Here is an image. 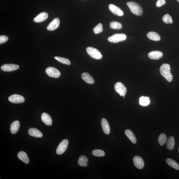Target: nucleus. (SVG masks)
Instances as JSON below:
<instances>
[{
    "label": "nucleus",
    "instance_id": "f257e3e1",
    "mask_svg": "<svg viewBox=\"0 0 179 179\" xmlns=\"http://www.w3.org/2000/svg\"><path fill=\"white\" fill-rule=\"evenodd\" d=\"M160 74L169 82L172 80L173 76L170 72V68L168 64H163L160 68Z\"/></svg>",
    "mask_w": 179,
    "mask_h": 179
},
{
    "label": "nucleus",
    "instance_id": "f03ea898",
    "mask_svg": "<svg viewBox=\"0 0 179 179\" xmlns=\"http://www.w3.org/2000/svg\"><path fill=\"white\" fill-rule=\"evenodd\" d=\"M127 5L134 15L141 16L143 13V9L139 4L134 2H128Z\"/></svg>",
    "mask_w": 179,
    "mask_h": 179
},
{
    "label": "nucleus",
    "instance_id": "7ed1b4c3",
    "mask_svg": "<svg viewBox=\"0 0 179 179\" xmlns=\"http://www.w3.org/2000/svg\"><path fill=\"white\" fill-rule=\"evenodd\" d=\"M87 53L91 58L95 60H100L102 58V54L96 48L89 47L86 49Z\"/></svg>",
    "mask_w": 179,
    "mask_h": 179
},
{
    "label": "nucleus",
    "instance_id": "20e7f679",
    "mask_svg": "<svg viewBox=\"0 0 179 179\" xmlns=\"http://www.w3.org/2000/svg\"><path fill=\"white\" fill-rule=\"evenodd\" d=\"M127 36L124 34H116L108 38L109 41L113 43H117L124 41L127 39Z\"/></svg>",
    "mask_w": 179,
    "mask_h": 179
},
{
    "label": "nucleus",
    "instance_id": "39448f33",
    "mask_svg": "<svg viewBox=\"0 0 179 179\" xmlns=\"http://www.w3.org/2000/svg\"><path fill=\"white\" fill-rule=\"evenodd\" d=\"M46 72L48 76L52 78H58L61 75L60 71L53 67H48L46 68Z\"/></svg>",
    "mask_w": 179,
    "mask_h": 179
},
{
    "label": "nucleus",
    "instance_id": "423d86ee",
    "mask_svg": "<svg viewBox=\"0 0 179 179\" xmlns=\"http://www.w3.org/2000/svg\"><path fill=\"white\" fill-rule=\"evenodd\" d=\"M68 140L64 139L61 142L58 146L56 150V154H62L66 151L68 147Z\"/></svg>",
    "mask_w": 179,
    "mask_h": 179
},
{
    "label": "nucleus",
    "instance_id": "0eeeda50",
    "mask_svg": "<svg viewBox=\"0 0 179 179\" xmlns=\"http://www.w3.org/2000/svg\"><path fill=\"white\" fill-rule=\"evenodd\" d=\"M115 91L121 96H125L127 93V90L123 83L120 82L117 83L115 85Z\"/></svg>",
    "mask_w": 179,
    "mask_h": 179
},
{
    "label": "nucleus",
    "instance_id": "6e6552de",
    "mask_svg": "<svg viewBox=\"0 0 179 179\" xmlns=\"http://www.w3.org/2000/svg\"><path fill=\"white\" fill-rule=\"evenodd\" d=\"M9 100L12 103H19L24 102L25 101V99L21 95L14 94L11 95L9 97Z\"/></svg>",
    "mask_w": 179,
    "mask_h": 179
},
{
    "label": "nucleus",
    "instance_id": "1a4fd4ad",
    "mask_svg": "<svg viewBox=\"0 0 179 179\" xmlns=\"http://www.w3.org/2000/svg\"><path fill=\"white\" fill-rule=\"evenodd\" d=\"M19 66L18 65L13 64H5L1 67V70L4 72H12L17 70Z\"/></svg>",
    "mask_w": 179,
    "mask_h": 179
},
{
    "label": "nucleus",
    "instance_id": "9d476101",
    "mask_svg": "<svg viewBox=\"0 0 179 179\" xmlns=\"http://www.w3.org/2000/svg\"><path fill=\"white\" fill-rule=\"evenodd\" d=\"M133 163L136 168L142 169L144 167V162L142 158L138 156H135L133 158Z\"/></svg>",
    "mask_w": 179,
    "mask_h": 179
},
{
    "label": "nucleus",
    "instance_id": "9b49d317",
    "mask_svg": "<svg viewBox=\"0 0 179 179\" xmlns=\"http://www.w3.org/2000/svg\"><path fill=\"white\" fill-rule=\"evenodd\" d=\"M109 9L112 13L116 15L121 16L124 15L123 12L120 8L113 4H110Z\"/></svg>",
    "mask_w": 179,
    "mask_h": 179
},
{
    "label": "nucleus",
    "instance_id": "f8f14e48",
    "mask_svg": "<svg viewBox=\"0 0 179 179\" xmlns=\"http://www.w3.org/2000/svg\"><path fill=\"white\" fill-rule=\"evenodd\" d=\"M60 24L59 19L57 18H55L49 24L47 29L49 30H54L58 27Z\"/></svg>",
    "mask_w": 179,
    "mask_h": 179
},
{
    "label": "nucleus",
    "instance_id": "ddd939ff",
    "mask_svg": "<svg viewBox=\"0 0 179 179\" xmlns=\"http://www.w3.org/2000/svg\"><path fill=\"white\" fill-rule=\"evenodd\" d=\"M150 58L154 60H158L161 58L163 56V54L158 51H153L150 52L148 55Z\"/></svg>",
    "mask_w": 179,
    "mask_h": 179
},
{
    "label": "nucleus",
    "instance_id": "4468645a",
    "mask_svg": "<svg viewBox=\"0 0 179 179\" xmlns=\"http://www.w3.org/2000/svg\"><path fill=\"white\" fill-rule=\"evenodd\" d=\"M101 124L103 131L105 134L108 135L110 132V128L108 122L105 119L103 118L101 119Z\"/></svg>",
    "mask_w": 179,
    "mask_h": 179
},
{
    "label": "nucleus",
    "instance_id": "2eb2a0df",
    "mask_svg": "<svg viewBox=\"0 0 179 179\" xmlns=\"http://www.w3.org/2000/svg\"><path fill=\"white\" fill-rule=\"evenodd\" d=\"M42 121L46 125L50 126L52 125V121L50 116L46 113H43L41 116Z\"/></svg>",
    "mask_w": 179,
    "mask_h": 179
},
{
    "label": "nucleus",
    "instance_id": "dca6fc26",
    "mask_svg": "<svg viewBox=\"0 0 179 179\" xmlns=\"http://www.w3.org/2000/svg\"><path fill=\"white\" fill-rule=\"evenodd\" d=\"M28 133L29 135L32 137L41 138L42 136V134L41 132L35 128H30L28 130Z\"/></svg>",
    "mask_w": 179,
    "mask_h": 179
},
{
    "label": "nucleus",
    "instance_id": "f3484780",
    "mask_svg": "<svg viewBox=\"0 0 179 179\" xmlns=\"http://www.w3.org/2000/svg\"><path fill=\"white\" fill-rule=\"evenodd\" d=\"M81 77L83 80L88 84H93L95 82V81L93 77L88 73H82Z\"/></svg>",
    "mask_w": 179,
    "mask_h": 179
},
{
    "label": "nucleus",
    "instance_id": "a211bd4d",
    "mask_svg": "<svg viewBox=\"0 0 179 179\" xmlns=\"http://www.w3.org/2000/svg\"><path fill=\"white\" fill-rule=\"evenodd\" d=\"M48 17L47 13L45 12H42L38 15L34 19V21L36 23L43 22L46 20Z\"/></svg>",
    "mask_w": 179,
    "mask_h": 179
},
{
    "label": "nucleus",
    "instance_id": "6ab92c4d",
    "mask_svg": "<svg viewBox=\"0 0 179 179\" xmlns=\"http://www.w3.org/2000/svg\"><path fill=\"white\" fill-rule=\"evenodd\" d=\"M17 156L18 158L24 163L26 164H29V158L25 152L23 151H20L18 152Z\"/></svg>",
    "mask_w": 179,
    "mask_h": 179
},
{
    "label": "nucleus",
    "instance_id": "aec40b11",
    "mask_svg": "<svg viewBox=\"0 0 179 179\" xmlns=\"http://www.w3.org/2000/svg\"><path fill=\"white\" fill-rule=\"evenodd\" d=\"M20 127V124L19 121H16L12 123L11 126V133L15 134L17 133L19 130Z\"/></svg>",
    "mask_w": 179,
    "mask_h": 179
},
{
    "label": "nucleus",
    "instance_id": "412c9836",
    "mask_svg": "<svg viewBox=\"0 0 179 179\" xmlns=\"http://www.w3.org/2000/svg\"><path fill=\"white\" fill-rule=\"evenodd\" d=\"M147 36L150 40L154 41H159L161 39L159 34L155 32H149L147 34Z\"/></svg>",
    "mask_w": 179,
    "mask_h": 179
},
{
    "label": "nucleus",
    "instance_id": "4be33fe9",
    "mask_svg": "<svg viewBox=\"0 0 179 179\" xmlns=\"http://www.w3.org/2000/svg\"><path fill=\"white\" fill-rule=\"evenodd\" d=\"M125 133L126 136L132 142V143L133 144L136 143L137 139L133 132L131 130L127 129L125 131Z\"/></svg>",
    "mask_w": 179,
    "mask_h": 179
},
{
    "label": "nucleus",
    "instance_id": "5701e85b",
    "mask_svg": "<svg viewBox=\"0 0 179 179\" xmlns=\"http://www.w3.org/2000/svg\"><path fill=\"white\" fill-rule=\"evenodd\" d=\"M88 159L86 156L82 155L79 157L78 160V164L79 166L86 167L88 165Z\"/></svg>",
    "mask_w": 179,
    "mask_h": 179
},
{
    "label": "nucleus",
    "instance_id": "b1692460",
    "mask_svg": "<svg viewBox=\"0 0 179 179\" xmlns=\"http://www.w3.org/2000/svg\"><path fill=\"white\" fill-rule=\"evenodd\" d=\"M175 146V140L173 136H171L168 138L166 144L167 148L169 150L174 149Z\"/></svg>",
    "mask_w": 179,
    "mask_h": 179
},
{
    "label": "nucleus",
    "instance_id": "393cba45",
    "mask_svg": "<svg viewBox=\"0 0 179 179\" xmlns=\"http://www.w3.org/2000/svg\"><path fill=\"white\" fill-rule=\"evenodd\" d=\"M166 162L169 166L176 170H179V165L173 160L168 158L166 160Z\"/></svg>",
    "mask_w": 179,
    "mask_h": 179
},
{
    "label": "nucleus",
    "instance_id": "a878e982",
    "mask_svg": "<svg viewBox=\"0 0 179 179\" xmlns=\"http://www.w3.org/2000/svg\"><path fill=\"white\" fill-rule=\"evenodd\" d=\"M150 98L147 97L142 96L139 99L140 104L143 106H146L150 103Z\"/></svg>",
    "mask_w": 179,
    "mask_h": 179
},
{
    "label": "nucleus",
    "instance_id": "bb28decb",
    "mask_svg": "<svg viewBox=\"0 0 179 179\" xmlns=\"http://www.w3.org/2000/svg\"><path fill=\"white\" fill-rule=\"evenodd\" d=\"M110 27L113 29L120 30L122 28V25L119 22L113 21L111 22L110 23Z\"/></svg>",
    "mask_w": 179,
    "mask_h": 179
},
{
    "label": "nucleus",
    "instance_id": "cd10ccee",
    "mask_svg": "<svg viewBox=\"0 0 179 179\" xmlns=\"http://www.w3.org/2000/svg\"><path fill=\"white\" fill-rule=\"evenodd\" d=\"M166 136L165 134L162 133L160 135L158 138V142L160 145L161 146H163L167 141Z\"/></svg>",
    "mask_w": 179,
    "mask_h": 179
},
{
    "label": "nucleus",
    "instance_id": "c85d7f7f",
    "mask_svg": "<svg viewBox=\"0 0 179 179\" xmlns=\"http://www.w3.org/2000/svg\"><path fill=\"white\" fill-rule=\"evenodd\" d=\"M54 58L62 64L68 65H70L71 64L70 61L68 59L58 56L54 57Z\"/></svg>",
    "mask_w": 179,
    "mask_h": 179
},
{
    "label": "nucleus",
    "instance_id": "c756f323",
    "mask_svg": "<svg viewBox=\"0 0 179 179\" xmlns=\"http://www.w3.org/2000/svg\"><path fill=\"white\" fill-rule=\"evenodd\" d=\"M92 154L93 156L98 157H101L105 155V153L103 150L100 149H95L93 150Z\"/></svg>",
    "mask_w": 179,
    "mask_h": 179
},
{
    "label": "nucleus",
    "instance_id": "7c9ffc66",
    "mask_svg": "<svg viewBox=\"0 0 179 179\" xmlns=\"http://www.w3.org/2000/svg\"><path fill=\"white\" fill-rule=\"evenodd\" d=\"M162 21L166 24H172L173 20L171 16L168 14H166L162 18Z\"/></svg>",
    "mask_w": 179,
    "mask_h": 179
},
{
    "label": "nucleus",
    "instance_id": "2f4dec72",
    "mask_svg": "<svg viewBox=\"0 0 179 179\" xmlns=\"http://www.w3.org/2000/svg\"><path fill=\"white\" fill-rule=\"evenodd\" d=\"M103 26L102 24L99 23L96 26L93 28V31L95 34H98L103 31Z\"/></svg>",
    "mask_w": 179,
    "mask_h": 179
},
{
    "label": "nucleus",
    "instance_id": "473e14b6",
    "mask_svg": "<svg viewBox=\"0 0 179 179\" xmlns=\"http://www.w3.org/2000/svg\"><path fill=\"white\" fill-rule=\"evenodd\" d=\"M9 38L7 36L2 35L0 36V44L5 43L8 41Z\"/></svg>",
    "mask_w": 179,
    "mask_h": 179
},
{
    "label": "nucleus",
    "instance_id": "72a5a7b5",
    "mask_svg": "<svg viewBox=\"0 0 179 179\" xmlns=\"http://www.w3.org/2000/svg\"><path fill=\"white\" fill-rule=\"evenodd\" d=\"M166 3V0H158L156 3V6L158 7H160L165 5Z\"/></svg>",
    "mask_w": 179,
    "mask_h": 179
},
{
    "label": "nucleus",
    "instance_id": "f704fd0d",
    "mask_svg": "<svg viewBox=\"0 0 179 179\" xmlns=\"http://www.w3.org/2000/svg\"><path fill=\"white\" fill-rule=\"evenodd\" d=\"M177 1L178 2H179V0H177Z\"/></svg>",
    "mask_w": 179,
    "mask_h": 179
},
{
    "label": "nucleus",
    "instance_id": "c9c22d12",
    "mask_svg": "<svg viewBox=\"0 0 179 179\" xmlns=\"http://www.w3.org/2000/svg\"></svg>",
    "mask_w": 179,
    "mask_h": 179
}]
</instances>
